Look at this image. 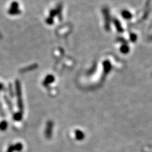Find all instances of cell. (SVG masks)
Instances as JSON below:
<instances>
[{
  "label": "cell",
  "instance_id": "cell-1",
  "mask_svg": "<svg viewBox=\"0 0 152 152\" xmlns=\"http://www.w3.org/2000/svg\"><path fill=\"white\" fill-rule=\"evenodd\" d=\"M53 129V122L52 121L48 122L46 124V129H45V136L47 139H50L52 136Z\"/></svg>",
  "mask_w": 152,
  "mask_h": 152
},
{
  "label": "cell",
  "instance_id": "cell-4",
  "mask_svg": "<svg viewBox=\"0 0 152 152\" xmlns=\"http://www.w3.org/2000/svg\"><path fill=\"white\" fill-rule=\"evenodd\" d=\"M22 119V115L20 113H15L14 115V119L16 120H20V119Z\"/></svg>",
  "mask_w": 152,
  "mask_h": 152
},
{
  "label": "cell",
  "instance_id": "cell-3",
  "mask_svg": "<svg viewBox=\"0 0 152 152\" xmlns=\"http://www.w3.org/2000/svg\"><path fill=\"white\" fill-rule=\"evenodd\" d=\"M8 127V124L6 121H2L0 123V130L5 131L7 129Z\"/></svg>",
  "mask_w": 152,
  "mask_h": 152
},
{
  "label": "cell",
  "instance_id": "cell-5",
  "mask_svg": "<svg viewBox=\"0 0 152 152\" xmlns=\"http://www.w3.org/2000/svg\"><path fill=\"white\" fill-rule=\"evenodd\" d=\"M14 151H15V149H14L13 145H11L8 147L7 152H13Z\"/></svg>",
  "mask_w": 152,
  "mask_h": 152
},
{
  "label": "cell",
  "instance_id": "cell-2",
  "mask_svg": "<svg viewBox=\"0 0 152 152\" xmlns=\"http://www.w3.org/2000/svg\"><path fill=\"white\" fill-rule=\"evenodd\" d=\"M13 146H14V149H15V151H20L21 150H22V148H23V145H22V143H17L16 144L13 145Z\"/></svg>",
  "mask_w": 152,
  "mask_h": 152
}]
</instances>
